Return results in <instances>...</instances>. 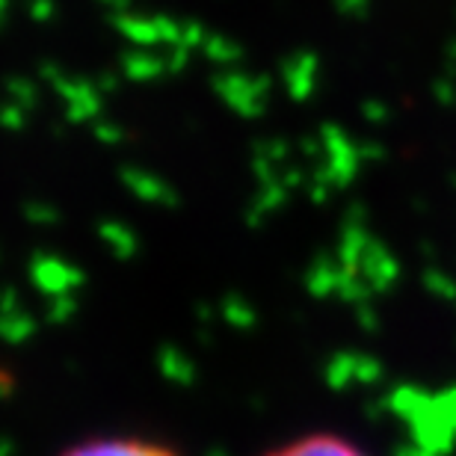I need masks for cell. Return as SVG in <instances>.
I'll use <instances>...</instances> for the list:
<instances>
[{"mask_svg": "<svg viewBox=\"0 0 456 456\" xmlns=\"http://www.w3.org/2000/svg\"><path fill=\"white\" fill-rule=\"evenodd\" d=\"M264 456H368V453L338 433H308L279 444V448L267 451Z\"/></svg>", "mask_w": 456, "mask_h": 456, "instance_id": "obj_2", "label": "cell"}, {"mask_svg": "<svg viewBox=\"0 0 456 456\" xmlns=\"http://www.w3.org/2000/svg\"><path fill=\"white\" fill-rule=\"evenodd\" d=\"M60 456H181V453L158 439H149V436L113 433V436H95V439L71 444Z\"/></svg>", "mask_w": 456, "mask_h": 456, "instance_id": "obj_1", "label": "cell"}]
</instances>
